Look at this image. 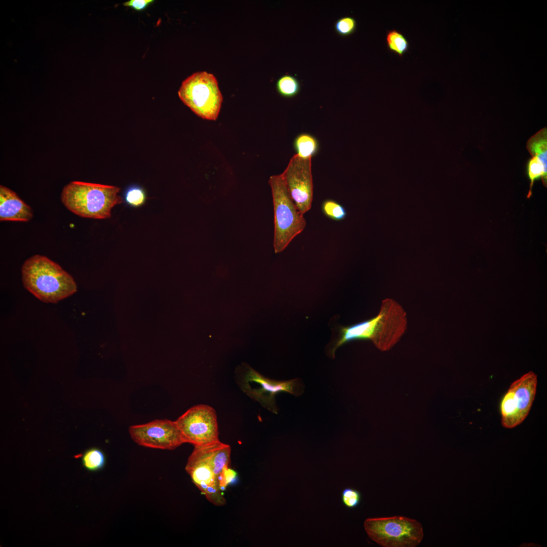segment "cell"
<instances>
[{
  "label": "cell",
  "instance_id": "obj_1",
  "mask_svg": "<svg viewBox=\"0 0 547 547\" xmlns=\"http://www.w3.org/2000/svg\"><path fill=\"white\" fill-rule=\"evenodd\" d=\"M407 327V315L403 307L393 299H385L375 317L341 327L331 353L334 355L339 346L355 340H369L380 350H388L400 340Z\"/></svg>",
  "mask_w": 547,
  "mask_h": 547
},
{
  "label": "cell",
  "instance_id": "obj_2",
  "mask_svg": "<svg viewBox=\"0 0 547 547\" xmlns=\"http://www.w3.org/2000/svg\"><path fill=\"white\" fill-rule=\"evenodd\" d=\"M23 286L37 298L46 303H57L77 290L72 276L48 257L34 255L21 268Z\"/></svg>",
  "mask_w": 547,
  "mask_h": 547
},
{
  "label": "cell",
  "instance_id": "obj_3",
  "mask_svg": "<svg viewBox=\"0 0 547 547\" xmlns=\"http://www.w3.org/2000/svg\"><path fill=\"white\" fill-rule=\"evenodd\" d=\"M194 447L185 466L186 472L209 501L218 506L225 504L226 500L220 489L219 480L223 469L230 464V446L219 441Z\"/></svg>",
  "mask_w": 547,
  "mask_h": 547
},
{
  "label": "cell",
  "instance_id": "obj_4",
  "mask_svg": "<svg viewBox=\"0 0 547 547\" xmlns=\"http://www.w3.org/2000/svg\"><path fill=\"white\" fill-rule=\"evenodd\" d=\"M120 188L112 185L71 181L63 188L61 200L70 211L82 217L106 219L112 209L123 202Z\"/></svg>",
  "mask_w": 547,
  "mask_h": 547
},
{
  "label": "cell",
  "instance_id": "obj_5",
  "mask_svg": "<svg viewBox=\"0 0 547 547\" xmlns=\"http://www.w3.org/2000/svg\"><path fill=\"white\" fill-rule=\"evenodd\" d=\"M268 183L274 211V248L279 253L304 229L306 221L292 200L281 175L271 176Z\"/></svg>",
  "mask_w": 547,
  "mask_h": 547
},
{
  "label": "cell",
  "instance_id": "obj_6",
  "mask_svg": "<svg viewBox=\"0 0 547 547\" xmlns=\"http://www.w3.org/2000/svg\"><path fill=\"white\" fill-rule=\"evenodd\" d=\"M178 95L198 116L207 120L217 119L223 96L213 74L206 71L192 73L182 82Z\"/></svg>",
  "mask_w": 547,
  "mask_h": 547
},
{
  "label": "cell",
  "instance_id": "obj_7",
  "mask_svg": "<svg viewBox=\"0 0 547 547\" xmlns=\"http://www.w3.org/2000/svg\"><path fill=\"white\" fill-rule=\"evenodd\" d=\"M364 527L369 537L382 547H415L423 537L421 523L404 516L368 518Z\"/></svg>",
  "mask_w": 547,
  "mask_h": 547
},
{
  "label": "cell",
  "instance_id": "obj_8",
  "mask_svg": "<svg viewBox=\"0 0 547 547\" xmlns=\"http://www.w3.org/2000/svg\"><path fill=\"white\" fill-rule=\"evenodd\" d=\"M237 382L241 389L262 407L277 414L275 396L279 393L300 394L297 379L277 381L266 378L243 363L235 370Z\"/></svg>",
  "mask_w": 547,
  "mask_h": 547
},
{
  "label": "cell",
  "instance_id": "obj_9",
  "mask_svg": "<svg viewBox=\"0 0 547 547\" xmlns=\"http://www.w3.org/2000/svg\"><path fill=\"white\" fill-rule=\"evenodd\" d=\"M537 384V375L532 371L524 374L511 384L500 402L503 427L514 428L525 419L534 402Z\"/></svg>",
  "mask_w": 547,
  "mask_h": 547
},
{
  "label": "cell",
  "instance_id": "obj_10",
  "mask_svg": "<svg viewBox=\"0 0 547 547\" xmlns=\"http://www.w3.org/2000/svg\"><path fill=\"white\" fill-rule=\"evenodd\" d=\"M175 421L184 443L200 446L219 441L217 415L211 406L203 404L194 406Z\"/></svg>",
  "mask_w": 547,
  "mask_h": 547
},
{
  "label": "cell",
  "instance_id": "obj_11",
  "mask_svg": "<svg viewBox=\"0 0 547 547\" xmlns=\"http://www.w3.org/2000/svg\"><path fill=\"white\" fill-rule=\"evenodd\" d=\"M311 161L295 154L281 174L292 200L303 215L311 209L313 200Z\"/></svg>",
  "mask_w": 547,
  "mask_h": 547
},
{
  "label": "cell",
  "instance_id": "obj_12",
  "mask_svg": "<svg viewBox=\"0 0 547 547\" xmlns=\"http://www.w3.org/2000/svg\"><path fill=\"white\" fill-rule=\"evenodd\" d=\"M129 433L136 444L148 448L173 450L184 443L176 421L167 419L131 426Z\"/></svg>",
  "mask_w": 547,
  "mask_h": 547
},
{
  "label": "cell",
  "instance_id": "obj_13",
  "mask_svg": "<svg viewBox=\"0 0 547 547\" xmlns=\"http://www.w3.org/2000/svg\"><path fill=\"white\" fill-rule=\"evenodd\" d=\"M33 217L32 210L15 192L0 186V220L27 222Z\"/></svg>",
  "mask_w": 547,
  "mask_h": 547
},
{
  "label": "cell",
  "instance_id": "obj_14",
  "mask_svg": "<svg viewBox=\"0 0 547 547\" xmlns=\"http://www.w3.org/2000/svg\"><path fill=\"white\" fill-rule=\"evenodd\" d=\"M294 148L299 157L303 159H311L318 152L319 144L318 140L308 133H301L295 138Z\"/></svg>",
  "mask_w": 547,
  "mask_h": 547
},
{
  "label": "cell",
  "instance_id": "obj_15",
  "mask_svg": "<svg viewBox=\"0 0 547 547\" xmlns=\"http://www.w3.org/2000/svg\"><path fill=\"white\" fill-rule=\"evenodd\" d=\"M526 148L532 157H537L546 169V128L540 130L528 139Z\"/></svg>",
  "mask_w": 547,
  "mask_h": 547
},
{
  "label": "cell",
  "instance_id": "obj_16",
  "mask_svg": "<svg viewBox=\"0 0 547 547\" xmlns=\"http://www.w3.org/2000/svg\"><path fill=\"white\" fill-rule=\"evenodd\" d=\"M527 173L530 180L529 189L527 198L532 196V188L535 180L541 179L543 184L546 187L547 169L544 168L541 161L536 157H532L527 164Z\"/></svg>",
  "mask_w": 547,
  "mask_h": 547
},
{
  "label": "cell",
  "instance_id": "obj_17",
  "mask_svg": "<svg viewBox=\"0 0 547 547\" xmlns=\"http://www.w3.org/2000/svg\"><path fill=\"white\" fill-rule=\"evenodd\" d=\"M386 44L387 49L391 52L402 57L408 51L409 44L407 38L396 29L389 30L386 34Z\"/></svg>",
  "mask_w": 547,
  "mask_h": 547
},
{
  "label": "cell",
  "instance_id": "obj_18",
  "mask_svg": "<svg viewBox=\"0 0 547 547\" xmlns=\"http://www.w3.org/2000/svg\"><path fill=\"white\" fill-rule=\"evenodd\" d=\"M278 93L285 98H292L297 95L300 90L298 80L290 74H285L279 77L276 84Z\"/></svg>",
  "mask_w": 547,
  "mask_h": 547
},
{
  "label": "cell",
  "instance_id": "obj_19",
  "mask_svg": "<svg viewBox=\"0 0 547 547\" xmlns=\"http://www.w3.org/2000/svg\"><path fill=\"white\" fill-rule=\"evenodd\" d=\"M82 461L83 466L90 471H96L102 468L105 462L103 452L96 448L87 450L83 454Z\"/></svg>",
  "mask_w": 547,
  "mask_h": 547
},
{
  "label": "cell",
  "instance_id": "obj_20",
  "mask_svg": "<svg viewBox=\"0 0 547 547\" xmlns=\"http://www.w3.org/2000/svg\"><path fill=\"white\" fill-rule=\"evenodd\" d=\"M146 199L145 190L141 186L137 185L128 186L123 194L124 202L128 206L133 208H138L143 206Z\"/></svg>",
  "mask_w": 547,
  "mask_h": 547
},
{
  "label": "cell",
  "instance_id": "obj_21",
  "mask_svg": "<svg viewBox=\"0 0 547 547\" xmlns=\"http://www.w3.org/2000/svg\"><path fill=\"white\" fill-rule=\"evenodd\" d=\"M321 210L326 217L335 221L343 220L347 216L345 208L340 203L332 199L324 200L321 204Z\"/></svg>",
  "mask_w": 547,
  "mask_h": 547
},
{
  "label": "cell",
  "instance_id": "obj_22",
  "mask_svg": "<svg viewBox=\"0 0 547 547\" xmlns=\"http://www.w3.org/2000/svg\"><path fill=\"white\" fill-rule=\"evenodd\" d=\"M357 23L356 20L350 16H345L338 19L334 24L335 32L343 37L348 36L353 34L356 30Z\"/></svg>",
  "mask_w": 547,
  "mask_h": 547
},
{
  "label": "cell",
  "instance_id": "obj_23",
  "mask_svg": "<svg viewBox=\"0 0 547 547\" xmlns=\"http://www.w3.org/2000/svg\"><path fill=\"white\" fill-rule=\"evenodd\" d=\"M342 501L347 508L354 509L357 507L362 499L361 493L353 488H346L342 492Z\"/></svg>",
  "mask_w": 547,
  "mask_h": 547
},
{
  "label": "cell",
  "instance_id": "obj_24",
  "mask_svg": "<svg viewBox=\"0 0 547 547\" xmlns=\"http://www.w3.org/2000/svg\"><path fill=\"white\" fill-rule=\"evenodd\" d=\"M236 478V473L229 468V466L225 467L219 477V483L220 490L221 491L224 490L227 485L235 482Z\"/></svg>",
  "mask_w": 547,
  "mask_h": 547
},
{
  "label": "cell",
  "instance_id": "obj_25",
  "mask_svg": "<svg viewBox=\"0 0 547 547\" xmlns=\"http://www.w3.org/2000/svg\"><path fill=\"white\" fill-rule=\"evenodd\" d=\"M153 2V0H130L126 2L123 5L136 11H141L145 10Z\"/></svg>",
  "mask_w": 547,
  "mask_h": 547
}]
</instances>
